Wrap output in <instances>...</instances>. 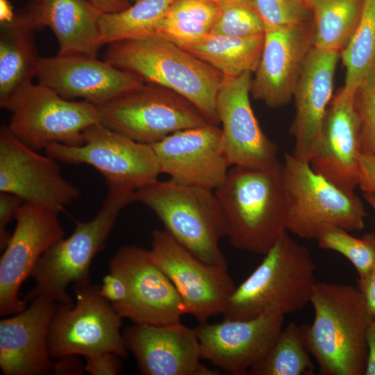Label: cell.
<instances>
[{"mask_svg":"<svg viewBox=\"0 0 375 375\" xmlns=\"http://www.w3.org/2000/svg\"><path fill=\"white\" fill-rule=\"evenodd\" d=\"M367 344L368 353L365 375H375V319L368 328Z\"/></svg>","mask_w":375,"mask_h":375,"instance_id":"cell-45","label":"cell"},{"mask_svg":"<svg viewBox=\"0 0 375 375\" xmlns=\"http://www.w3.org/2000/svg\"><path fill=\"white\" fill-rule=\"evenodd\" d=\"M108 267L128 288L126 300L113 307L122 318L138 324L165 325L181 322L187 313L176 288L152 261L149 250L135 245L122 247Z\"/></svg>","mask_w":375,"mask_h":375,"instance_id":"cell-13","label":"cell"},{"mask_svg":"<svg viewBox=\"0 0 375 375\" xmlns=\"http://www.w3.org/2000/svg\"><path fill=\"white\" fill-rule=\"evenodd\" d=\"M211 28L202 23L165 16L159 22L154 35L180 44L202 38L210 33Z\"/></svg>","mask_w":375,"mask_h":375,"instance_id":"cell-37","label":"cell"},{"mask_svg":"<svg viewBox=\"0 0 375 375\" xmlns=\"http://www.w3.org/2000/svg\"><path fill=\"white\" fill-rule=\"evenodd\" d=\"M264 35L238 38L208 33L202 38L177 44L211 66L224 77L253 73L258 65Z\"/></svg>","mask_w":375,"mask_h":375,"instance_id":"cell-26","label":"cell"},{"mask_svg":"<svg viewBox=\"0 0 375 375\" xmlns=\"http://www.w3.org/2000/svg\"><path fill=\"white\" fill-rule=\"evenodd\" d=\"M361 153L353 94L342 88L328 106L309 163L315 172L338 188L354 192L358 187Z\"/></svg>","mask_w":375,"mask_h":375,"instance_id":"cell-22","label":"cell"},{"mask_svg":"<svg viewBox=\"0 0 375 375\" xmlns=\"http://www.w3.org/2000/svg\"><path fill=\"white\" fill-rule=\"evenodd\" d=\"M103 60L144 83L169 89L219 125L216 101L224 76L211 66L158 35L108 44Z\"/></svg>","mask_w":375,"mask_h":375,"instance_id":"cell-3","label":"cell"},{"mask_svg":"<svg viewBox=\"0 0 375 375\" xmlns=\"http://www.w3.org/2000/svg\"><path fill=\"white\" fill-rule=\"evenodd\" d=\"M315 240L320 248L336 251L347 258L356 269L358 278L365 276L375 267L374 233L358 238L341 227L328 226L319 232Z\"/></svg>","mask_w":375,"mask_h":375,"instance_id":"cell-32","label":"cell"},{"mask_svg":"<svg viewBox=\"0 0 375 375\" xmlns=\"http://www.w3.org/2000/svg\"><path fill=\"white\" fill-rule=\"evenodd\" d=\"M300 1H301L304 4H306V1H307V0H300Z\"/></svg>","mask_w":375,"mask_h":375,"instance_id":"cell-50","label":"cell"},{"mask_svg":"<svg viewBox=\"0 0 375 375\" xmlns=\"http://www.w3.org/2000/svg\"><path fill=\"white\" fill-rule=\"evenodd\" d=\"M363 197L375 212V194L372 193H364Z\"/></svg>","mask_w":375,"mask_h":375,"instance_id":"cell-47","label":"cell"},{"mask_svg":"<svg viewBox=\"0 0 375 375\" xmlns=\"http://www.w3.org/2000/svg\"><path fill=\"white\" fill-rule=\"evenodd\" d=\"M58 162L27 146L7 126H1L0 192L63 212L81 192L62 176Z\"/></svg>","mask_w":375,"mask_h":375,"instance_id":"cell-14","label":"cell"},{"mask_svg":"<svg viewBox=\"0 0 375 375\" xmlns=\"http://www.w3.org/2000/svg\"><path fill=\"white\" fill-rule=\"evenodd\" d=\"M58 303L36 297L22 311L0 321V368L4 375H46L54 361L47 345Z\"/></svg>","mask_w":375,"mask_h":375,"instance_id":"cell-23","label":"cell"},{"mask_svg":"<svg viewBox=\"0 0 375 375\" xmlns=\"http://www.w3.org/2000/svg\"><path fill=\"white\" fill-rule=\"evenodd\" d=\"M16 227L0 259V315L26 308L19 298L24 281L41 256L65 236L58 214L42 206L23 202L15 216Z\"/></svg>","mask_w":375,"mask_h":375,"instance_id":"cell-15","label":"cell"},{"mask_svg":"<svg viewBox=\"0 0 375 375\" xmlns=\"http://www.w3.org/2000/svg\"><path fill=\"white\" fill-rule=\"evenodd\" d=\"M35 78L65 99L81 98L96 106L117 99L144 83L106 60L85 55L40 58Z\"/></svg>","mask_w":375,"mask_h":375,"instance_id":"cell-18","label":"cell"},{"mask_svg":"<svg viewBox=\"0 0 375 375\" xmlns=\"http://www.w3.org/2000/svg\"><path fill=\"white\" fill-rule=\"evenodd\" d=\"M308 249L283 233L255 270L229 298L224 319L247 320L267 312L284 315L302 310L316 284Z\"/></svg>","mask_w":375,"mask_h":375,"instance_id":"cell-4","label":"cell"},{"mask_svg":"<svg viewBox=\"0 0 375 375\" xmlns=\"http://www.w3.org/2000/svg\"><path fill=\"white\" fill-rule=\"evenodd\" d=\"M361 153L375 154V60L353 94Z\"/></svg>","mask_w":375,"mask_h":375,"instance_id":"cell-34","label":"cell"},{"mask_svg":"<svg viewBox=\"0 0 375 375\" xmlns=\"http://www.w3.org/2000/svg\"><path fill=\"white\" fill-rule=\"evenodd\" d=\"M27 1H30L31 3H33V2L38 1L39 0H27Z\"/></svg>","mask_w":375,"mask_h":375,"instance_id":"cell-49","label":"cell"},{"mask_svg":"<svg viewBox=\"0 0 375 375\" xmlns=\"http://www.w3.org/2000/svg\"><path fill=\"white\" fill-rule=\"evenodd\" d=\"M57 359L53 363V374L80 375L85 372V364L81 360L79 356L68 355Z\"/></svg>","mask_w":375,"mask_h":375,"instance_id":"cell-42","label":"cell"},{"mask_svg":"<svg viewBox=\"0 0 375 375\" xmlns=\"http://www.w3.org/2000/svg\"><path fill=\"white\" fill-rule=\"evenodd\" d=\"M79 146L51 143L45 153L69 164H87L104 177L108 188L137 190L158 179L160 167L151 144L137 142L101 123L86 128Z\"/></svg>","mask_w":375,"mask_h":375,"instance_id":"cell-11","label":"cell"},{"mask_svg":"<svg viewBox=\"0 0 375 375\" xmlns=\"http://www.w3.org/2000/svg\"><path fill=\"white\" fill-rule=\"evenodd\" d=\"M341 53L312 47L304 62L293 98L296 112L290 133L292 154L309 162L317 147L323 122L333 99L334 76Z\"/></svg>","mask_w":375,"mask_h":375,"instance_id":"cell-24","label":"cell"},{"mask_svg":"<svg viewBox=\"0 0 375 375\" xmlns=\"http://www.w3.org/2000/svg\"><path fill=\"white\" fill-rule=\"evenodd\" d=\"M285 315L267 312L247 319L199 323L201 356L233 375H246L268 353L283 328Z\"/></svg>","mask_w":375,"mask_h":375,"instance_id":"cell-17","label":"cell"},{"mask_svg":"<svg viewBox=\"0 0 375 375\" xmlns=\"http://www.w3.org/2000/svg\"><path fill=\"white\" fill-rule=\"evenodd\" d=\"M119 358L112 352L85 357V371L92 375H117L122 369Z\"/></svg>","mask_w":375,"mask_h":375,"instance_id":"cell-39","label":"cell"},{"mask_svg":"<svg viewBox=\"0 0 375 375\" xmlns=\"http://www.w3.org/2000/svg\"><path fill=\"white\" fill-rule=\"evenodd\" d=\"M101 15L88 0H39L15 19L34 30L49 28L57 40L58 55L97 57L102 47Z\"/></svg>","mask_w":375,"mask_h":375,"instance_id":"cell-25","label":"cell"},{"mask_svg":"<svg viewBox=\"0 0 375 375\" xmlns=\"http://www.w3.org/2000/svg\"><path fill=\"white\" fill-rule=\"evenodd\" d=\"M174 1L137 0L122 11L101 13L99 24L102 46L153 35Z\"/></svg>","mask_w":375,"mask_h":375,"instance_id":"cell-29","label":"cell"},{"mask_svg":"<svg viewBox=\"0 0 375 375\" xmlns=\"http://www.w3.org/2000/svg\"><path fill=\"white\" fill-rule=\"evenodd\" d=\"M282 163L267 169L232 166L215 190L236 249L265 255L287 231Z\"/></svg>","mask_w":375,"mask_h":375,"instance_id":"cell-2","label":"cell"},{"mask_svg":"<svg viewBox=\"0 0 375 375\" xmlns=\"http://www.w3.org/2000/svg\"><path fill=\"white\" fill-rule=\"evenodd\" d=\"M99 292L113 307H115L126 300L128 288L120 276L109 272L102 278Z\"/></svg>","mask_w":375,"mask_h":375,"instance_id":"cell-40","label":"cell"},{"mask_svg":"<svg viewBox=\"0 0 375 375\" xmlns=\"http://www.w3.org/2000/svg\"><path fill=\"white\" fill-rule=\"evenodd\" d=\"M73 307L58 304L47 339L53 359L68 355L84 358L112 352L126 358L128 350L121 332L122 317L90 283L74 286Z\"/></svg>","mask_w":375,"mask_h":375,"instance_id":"cell-9","label":"cell"},{"mask_svg":"<svg viewBox=\"0 0 375 375\" xmlns=\"http://www.w3.org/2000/svg\"><path fill=\"white\" fill-rule=\"evenodd\" d=\"M23 200L10 193L0 192V249L7 246L11 235L6 230L7 225L15 217Z\"/></svg>","mask_w":375,"mask_h":375,"instance_id":"cell-38","label":"cell"},{"mask_svg":"<svg viewBox=\"0 0 375 375\" xmlns=\"http://www.w3.org/2000/svg\"><path fill=\"white\" fill-rule=\"evenodd\" d=\"M265 23L247 0H228L220 5L210 33L230 37L264 35Z\"/></svg>","mask_w":375,"mask_h":375,"instance_id":"cell-33","label":"cell"},{"mask_svg":"<svg viewBox=\"0 0 375 375\" xmlns=\"http://www.w3.org/2000/svg\"><path fill=\"white\" fill-rule=\"evenodd\" d=\"M357 287L363 296L372 317L375 319V267L365 276L358 278Z\"/></svg>","mask_w":375,"mask_h":375,"instance_id":"cell-43","label":"cell"},{"mask_svg":"<svg viewBox=\"0 0 375 375\" xmlns=\"http://www.w3.org/2000/svg\"><path fill=\"white\" fill-rule=\"evenodd\" d=\"M161 173L183 183L216 190L231 167L225 156L222 131L205 125L174 132L151 144Z\"/></svg>","mask_w":375,"mask_h":375,"instance_id":"cell-20","label":"cell"},{"mask_svg":"<svg viewBox=\"0 0 375 375\" xmlns=\"http://www.w3.org/2000/svg\"><path fill=\"white\" fill-rule=\"evenodd\" d=\"M134 197L192 254L209 265L227 268L219 247L220 240L227 237V226L213 190L172 178L157 179L135 190Z\"/></svg>","mask_w":375,"mask_h":375,"instance_id":"cell-6","label":"cell"},{"mask_svg":"<svg viewBox=\"0 0 375 375\" xmlns=\"http://www.w3.org/2000/svg\"><path fill=\"white\" fill-rule=\"evenodd\" d=\"M124 344L144 375H219L201 360L195 328L179 322L165 325L134 324L122 331Z\"/></svg>","mask_w":375,"mask_h":375,"instance_id":"cell-19","label":"cell"},{"mask_svg":"<svg viewBox=\"0 0 375 375\" xmlns=\"http://www.w3.org/2000/svg\"><path fill=\"white\" fill-rule=\"evenodd\" d=\"M101 13H113L122 11L131 6L130 0H88Z\"/></svg>","mask_w":375,"mask_h":375,"instance_id":"cell-44","label":"cell"},{"mask_svg":"<svg viewBox=\"0 0 375 375\" xmlns=\"http://www.w3.org/2000/svg\"><path fill=\"white\" fill-rule=\"evenodd\" d=\"M97 106L101 124L137 142L151 145L178 131L210 123L185 97L151 83H144Z\"/></svg>","mask_w":375,"mask_h":375,"instance_id":"cell-10","label":"cell"},{"mask_svg":"<svg viewBox=\"0 0 375 375\" xmlns=\"http://www.w3.org/2000/svg\"><path fill=\"white\" fill-rule=\"evenodd\" d=\"M95 217L76 222L73 233L63 238L39 259L31 277L35 285L24 297L26 303L43 297L58 304L73 307L74 302L67 291L70 284L90 283V267L94 258L106 245L121 211L135 202V191L110 187Z\"/></svg>","mask_w":375,"mask_h":375,"instance_id":"cell-5","label":"cell"},{"mask_svg":"<svg viewBox=\"0 0 375 375\" xmlns=\"http://www.w3.org/2000/svg\"><path fill=\"white\" fill-rule=\"evenodd\" d=\"M312 47V22L293 26L265 24L264 43L250 93L271 108L288 103Z\"/></svg>","mask_w":375,"mask_h":375,"instance_id":"cell-21","label":"cell"},{"mask_svg":"<svg viewBox=\"0 0 375 375\" xmlns=\"http://www.w3.org/2000/svg\"><path fill=\"white\" fill-rule=\"evenodd\" d=\"M130 1H131V3H133V2H135V1H137V0H130Z\"/></svg>","mask_w":375,"mask_h":375,"instance_id":"cell-51","label":"cell"},{"mask_svg":"<svg viewBox=\"0 0 375 375\" xmlns=\"http://www.w3.org/2000/svg\"><path fill=\"white\" fill-rule=\"evenodd\" d=\"M208 1L214 2V3H215L220 6L221 4H222L223 3H224V2H226V1H227L228 0H208Z\"/></svg>","mask_w":375,"mask_h":375,"instance_id":"cell-48","label":"cell"},{"mask_svg":"<svg viewBox=\"0 0 375 375\" xmlns=\"http://www.w3.org/2000/svg\"><path fill=\"white\" fill-rule=\"evenodd\" d=\"M340 58L346 69L342 89L353 94L375 60V0H363L360 22Z\"/></svg>","mask_w":375,"mask_h":375,"instance_id":"cell-31","label":"cell"},{"mask_svg":"<svg viewBox=\"0 0 375 375\" xmlns=\"http://www.w3.org/2000/svg\"><path fill=\"white\" fill-rule=\"evenodd\" d=\"M310 303L315 317L303 325L306 347L322 375H364L367 333L374 319L358 287L316 283Z\"/></svg>","mask_w":375,"mask_h":375,"instance_id":"cell-1","label":"cell"},{"mask_svg":"<svg viewBox=\"0 0 375 375\" xmlns=\"http://www.w3.org/2000/svg\"><path fill=\"white\" fill-rule=\"evenodd\" d=\"M265 24L293 26L312 22L310 10L300 0H247Z\"/></svg>","mask_w":375,"mask_h":375,"instance_id":"cell-35","label":"cell"},{"mask_svg":"<svg viewBox=\"0 0 375 375\" xmlns=\"http://www.w3.org/2000/svg\"><path fill=\"white\" fill-rule=\"evenodd\" d=\"M12 7L8 0H0V22L1 25L10 23L15 18Z\"/></svg>","mask_w":375,"mask_h":375,"instance_id":"cell-46","label":"cell"},{"mask_svg":"<svg viewBox=\"0 0 375 375\" xmlns=\"http://www.w3.org/2000/svg\"><path fill=\"white\" fill-rule=\"evenodd\" d=\"M0 106L11 113L8 129L37 151L51 143L81 145L85 130L100 123L97 106L65 99L32 81L19 87Z\"/></svg>","mask_w":375,"mask_h":375,"instance_id":"cell-8","label":"cell"},{"mask_svg":"<svg viewBox=\"0 0 375 375\" xmlns=\"http://www.w3.org/2000/svg\"><path fill=\"white\" fill-rule=\"evenodd\" d=\"M282 175L286 195L287 231L315 240L328 226L348 231L365 227L367 214L360 198L338 188L315 172L309 162L286 153Z\"/></svg>","mask_w":375,"mask_h":375,"instance_id":"cell-7","label":"cell"},{"mask_svg":"<svg viewBox=\"0 0 375 375\" xmlns=\"http://www.w3.org/2000/svg\"><path fill=\"white\" fill-rule=\"evenodd\" d=\"M220 6L208 0H174L165 17L199 22L212 26Z\"/></svg>","mask_w":375,"mask_h":375,"instance_id":"cell-36","label":"cell"},{"mask_svg":"<svg viewBox=\"0 0 375 375\" xmlns=\"http://www.w3.org/2000/svg\"><path fill=\"white\" fill-rule=\"evenodd\" d=\"M358 187L364 193L375 194V154L361 153L359 161Z\"/></svg>","mask_w":375,"mask_h":375,"instance_id":"cell-41","label":"cell"},{"mask_svg":"<svg viewBox=\"0 0 375 375\" xmlns=\"http://www.w3.org/2000/svg\"><path fill=\"white\" fill-rule=\"evenodd\" d=\"M315 365L306 347L302 326H283L266 356L249 375H312Z\"/></svg>","mask_w":375,"mask_h":375,"instance_id":"cell-30","label":"cell"},{"mask_svg":"<svg viewBox=\"0 0 375 375\" xmlns=\"http://www.w3.org/2000/svg\"><path fill=\"white\" fill-rule=\"evenodd\" d=\"M306 4L312 15V46L341 53L358 25L363 0H307Z\"/></svg>","mask_w":375,"mask_h":375,"instance_id":"cell-28","label":"cell"},{"mask_svg":"<svg viewBox=\"0 0 375 375\" xmlns=\"http://www.w3.org/2000/svg\"><path fill=\"white\" fill-rule=\"evenodd\" d=\"M15 19L1 25L0 35V103L24 83L31 81L40 58L33 31Z\"/></svg>","mask_w":375,"mask_h":375,"instance_id":"cell-27","label":"cell"},{"mask_svg":"<svg viewBox=\"0 0 375 375\" xmlns=\"http://www.w3.org/2000/svg\"><path fill=\"white\" fill-rule=\"evenodd\" d=\"M149 253L176 288L187 314L202 323L224 312L236 288L227 268L201 260L165 229L152 232Z\"/></svg>","mask_w":375,"mask_h":375,"instance_id":"cell-12","label":"cell"},{"mask_svg":"<svg viewBox=\"0 0 375 375\" xmlns=\"http://www.w3.org/2000/svg\"><path fill=\"white\" fill-rule=\"evenodd\" d=\"M252 72L224 77L216 108L222 124V143L230 165L267 169L280 162L278 147L261 129L249 94Z\"/></svg>","mask_w":375,"mask_h":375,"instance_id":"cell-16","label":"cell"}]
</instances>
